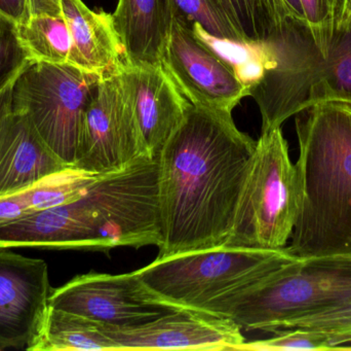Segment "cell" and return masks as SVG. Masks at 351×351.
Wrapping results in <instances>:
<instances>
[{"label": "cell", "mask_w": 351, "mask_h": 351, "mask_svg": "<svg viewBox=\"0 0 351 351\" xmlns=\"http://www.w3.org/2000/svg\"><path fill=\"white\" fill-rule=\"evenodd\" d=\"M264 43L263 73L250 91L261 113V132L282 127L317 103L350 102V76L337 39L333 37L325 55L305 23L289 20Z\"/></svg>", "instance_id": "3"}, {"label": "cell", "mask_w": 351, "mask_h": 351, "mask_svg": "<svg viewBox=\"0 0 351 351\" xmlns=\"http://www.w3.org/2000/svg\"><path fill=\"white\" fill-rule=\"evenodd\" d=\"M334 2H335V3L338 5V0H334Z\"/></svg>", "instance_id": "30"}, {"label": "cell", "mask_w": 351, "mask_h": 351, "mask_svg": "<svg viewBox=\"0 0 351 351\" xmlns=\"http://www.w3.org/2000/svg\"><path fill=\"white\" fill-rule=\"evenodd\" d=\"M19 37L31 62L69 63L72 37L63 14H37L18 24Z\"/></svg>", "instance_id": "20"}, {"label": "cell", "mask_w": 351, "mask_h": 351, "mask_svg": "<svg viewBox=\"0 0 351 351\" xmlns=\"http://www.w3.org/2000/svg\"><path fill=\"white\" fill-rule=\"evenodd\" d=\"M293 329L322 334L331 350H351V296L291 321L282 331Z\"/></svg>", "instance_id": "21"}, {"label": "cell", "mask_w": 351, "mask_h": 351, "mask_svg": "<svg viewBox=\"0 0 351 351\" xmlns=\"http://www.w3.org/2000/svg\"><path fill=\"white\" fill-rule=\"evenodd\" d=\"M351 26V0H338L336 29Z\"/></svg>", "instance_id": "27"}, {"label": "cell", "mask_w": 351, "mask_h": 351, "mask_svg": "<svg viewBox=\"0 0 351 351\" xmlns=\"http://www.w3.org/2000/svg\"><path fill=\"white\" fill-rule=\"evenodd\" d=\"M239 350H331V346L322 334L293 329L274 333L269 339L245 342Z\"/></svg>", "instance_id": "24"}, {"label": "cell", "mask_w": 351, "mask_h": 351, "mask_svg": "<svg viewBox=\"0 0 351 351\" xmlns=\"http://www.w3.org/2000/svg\"><path fill=\"white\" fill-rule=\"evenodd\" d=\"M51 290L43 260L0 247V350H30L49 308Z\"/></svg>", "instance_id": "11"}, {"label": "cell", "mask_w": 351, "mask_h": 351, "mask_svg": "<svg viewBox=\"0 0 351 351\" xmlns=\"http://www.w3.org/2000/svg\"><path fill=\"white\" fill-rule=\"evenodd\" d=\"M245 43L262 41L280 30L289 20L284 0H216Z\"/></svg>", "instance_id": "19"}, {"label": "cell", "mask_w": 351, "mask_h": 351, "mask_svg": "<svg viewBox=\"0 0 351 351\" xmlns=\"http://www.w3.org/2000/svg\"><path fill=\"white\" fill-rule=\"evenodd\" d=\"M162 65L194 106L232 115L241 99L249 96V91L232 69L191 29L176 21Z\"/></svg>", "instance_id": "10"}, {"label": "cell", "mask_w": 351, "mask_h": 351, "mask_svg": "<svg viewBox=\"0 0 351 351\" xmlns=\"http://www.w3.org/2000/svg\"><path fill=\"white\" fill-rule=\"evenodd\" d=\"M103 328L119 350H239L245 342L230 319L188 309H171L132 327Z\"/></svg>", "instance_id": "12"}, {"label": "cell", "mask_w": 351, "mask_h": 351, "mask_svg": "<svg viewBox=\"0 0 351 351\" xmlns=\"http://www.w3.org/2000/svg\"><path fill=\"white\" fill-rule=\"evenodd\" d=\"M144 156L150 155L140 131L128 65L99 82L82 117L73 167L103 175Z\"/></svg>", "instance_id": "8"}, {"label": "cell", "mask_w": 351, "mask_h": 351, "mask_svg": "<svg viewBox=\"0 0 351 351\" xmlns=\"http://www.w3.org/2000/svg\"><path fill=\"white\" fill-rule=\"evenodd\" d=\"M301 207L296 164L282 127L261 132L225 247L276 251L292 236Z\"/></svg>", "instance_id": "6"}, {"label": "cell", "mask_w": 351, "mask_h": 351, "mask_svg": "<svg viewBox=\"0 0 351 351\" xmlns=\"http://www.w3.org/2000/svg\"><path fill=\"white\" fill-rule=\"evenodd\" d=\"M256 144L232 115L190 105L158 157V257L224 245Z\"/></svg>", "instance_id": "1"}, {"label": "cell", "mask_w": 351, "mask_h": 351, "mask_svg": "<svg viewBox=\"0 0 351 351\" xmlns=\"http://www.w3.org/2000/svg\"><path fill=\"white\" fill-rule=\"evenodd\" d=\"M31 63L19 37L18 23L0 12V93Z\"/></svg>", "instance_id": "23"}, {"label": "cell", "mask_w": 351, "mask_h": 351, "mask_svg": "<svg viewBox=\"0 0 351 351\" xmlns=\"http://www.w3.org/2000/svg\"><path fill=\"white\" fill-rule=\"evenodd\" d=\"M351 296V257H294L243 292L202 311L243 331L278 333L295 319Z\"/></svg>", "instance_id": "4"}, {"label": "cell", "mask_w": 351, "mask_h": 351, "mask_svg": "<svg viewBox=\"0 0 351 351\" xmlns=\"http://www.w3.org/2000/svg\"><path fill=\"white\" fill-rule=\"evenodd\" d=\"M102 78L73 64L31 62L12 82V105L28 115L66 165L74 166L82 117Z\"/></svg>", "instance_id": "7"}, {"label": "cell", "mask_w": 351, "mask_h": 351, "mask_svg": "<svg viewBox=\"0 0 351 351\" xmlns=\"http://www.w3.org/2000/svg\"><path fill=\"white\" fill-rule=\"evenodd\" d=\"M134 100L142 137L152 158H158L181 126L191 103L182 94L162 64L130 66Z\"/></svg>", "instance_id": "13"}, {"label": "cell", "mask_w": 351, "mask_h": 351, "mask_svg": "<svg viewBox=\"0 0 351 351\" xmlns=\"http://www.w3.org/2000/svg\"><path fill=\"white\" fill-rule=\"evenodd\" d=\"M12 82L0 93V130L12 109Z\"/></svg>", "instance_id": "28"}, {"label": "cell", "mask_w": 351, "mask_h": 351, "mask_svg": "<svg viewBox=\"0 0 351 351\" xmlns=\"http://www.w3.org/2000/svg\"><path fill=\"white\" fill-rule=\"evenodd\" d=\"M66 167L28 115L12 105L0 130V196L21 191Z\"/></svg>", "instance_id": "14"}, {"label": "cell", "mask_w": 351, "mask_h": 351, "mask_svg": "<svg viewBox=\"0 0 351 351\" xmlns=\"http://www.w3.org/2000/svg\"><path fill=\"white\" fill-rule=\"evenodd\" d=\"M98 177L82 169L68 166L8 196L19 218H23L78 199Z\"/></svg>", "instance_id": "18"}, {"label": "cell", "mask_w": 351, "mask_h": 351, "mask_svg": "<svg viewBox=\"0 0 351 351\" xmlns=\"http://www.w3.org/2000/svg\"><path fill=\"white\" fill-rule=\"evenodd\" d=\"M111 16L128 65L162 64L174 24L170 0H119Z\"/></svg>", "instance_id": "16"}, {"label": "cell", "mask_w": 351, "mask_h": 351, "mask_svg": "<svg viewBox=\"0 0 351 351\" xmlns=\"http://www.w3.org/2000/svg\"><path fill=\"white\" fill-rule=\"evenodd\" d=\"M61 3L72 37L70 64L96 72L102 78L127 67L111 14L95 12L82 0H61Z\"/></svg>", "instance_id": "15"}, {"label": "cell", "mask_w": 351, "mask_h": 351, "mask_svg": "<svg viewBox=\"0 0 351 351\" xmlns=\"http://www.w3.org/2000/svg\"><path fill=\"white\" fill-rule=\"evenodd\" d=\"M295 117L301 207L287 249L351 257V104L326 101Z\"/></svg>", "instance_id": "2"}, {"label": "cell", "mask_w": 351, "mask_h": 351, "mask_svg": "<svg viewBox=\"0 0 351 351\" xmlns=\"http://www.w3.org/2000/svg\"><path fill=\"white\" fill-rule=\"evenodd\" d=\"M119 350L101 324L49 306L29 351Z\"/></svg>", "instance_id": "17"}, {"label": "cell", "mask_w": 351, "mask_h": 351, "mask_svg": "<svg viewBox=\"0 0 351 351\" xmlns=\"http://www.w3.org/2000/svg\"><path fill=\"white\" fill-rule=\"evenodd\" d=\"M49 306L117 328L140 325L169 310L158 304L135 271L76 276L51 290Z\"/></svg>", "instance_id": "9"}, {"label": "cell", "mask_w": 351, "mask_h": 351, "mask_svg": "<svg viewBox=\"0 0 351 351\" xmlns=\"http://www.w3.org/2000/svg\"><path fill=\"white\" fill-rule=\"evenodd\" d=\"M31 14H49V16H62L61 0H30Z\"/></svg>", "instance_id": "26"}, {"label": "cell", "mask_w": 351, "mask_h": 351, "mask_svg": "<svg viewBox=\"0 0 351 351\" xmlns=\"http://www.w3.org/2000/svg\"><path fill=\"white\" fill-rule=\"evenodd\" d=\"M295 256L276 251L225 245L158 257L136 274L162 308H204L229 298L269 275Z\"/></svg>", "instance_id": "5"}, {"label": "cell", "mask_w": 351, "mask_h": 351, "mask_svg": "<svg viewBox=\"0 0 351 351\" xmlns=\"http://www.w3.org/2000/svg\"><path fill=\"white\" fill-rule=\"evenodd\" d=\"M0 12L18 24H25L32 16L30 0H0Z\"/></svg>", "instance_id": "25"}, {"label": "cell", "mask_w": 351, "mask_h": 351, "mask_svg": "<svg viewBox=\"0 0 351 351\" xmlns=\"http://www.w3.org/2000/svg\"><path fill=\"white\" fill-rule=\"evenodd\" d=\"M174 21L191 28L198 25L210 36L245 43L216 0H170Z\"/></svg>", "instance_id": "22"}, {"label": "cell", "mask_w": 351, "mask_h": 351, "mask_svg": "<svg viewBox=\"0 0 351 351\" xmlns=\"http://www.w3.org/2000/svg\"><path fill=\"white\" fill-rule=\"evenodd\" d=\"M284 1L285 3H286L287 8H288L291 18H292L293 20L306 24L300 0H284Z\"/></svg>", "instance_id": "29"}]
</instances>
